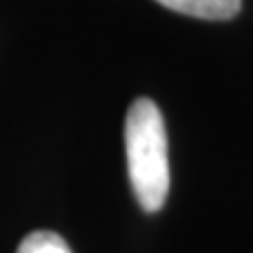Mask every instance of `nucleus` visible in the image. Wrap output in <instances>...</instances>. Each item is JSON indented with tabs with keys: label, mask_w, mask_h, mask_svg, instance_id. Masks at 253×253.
<instances>
[{
	"label": "nucleus",
	"mask_w": 253,
	"mask_h": 253,
	"mask_svg": "<svg viewBox=\"0 0 253 253\" xmlns=\"http://www.w3.org/2000/svg\"><path fill=\"white\" fill-rule=\"evenodd\" d=\"M178 14L207 21H227L239 14L242 0H155Z\"/></svg>",
	"instance_id": "nucleus-2"
},
{
	"label": "nucleus",
	"mask_w": 253,
	"mask_h": 253,
	"mask_svg": "<svg viewBox=\"0 0 253 253\" xmlns=\"http://www.w3.org/2000/svg\"><path fill=\"white\" fill-rule=\"evenodd\" d=\"M126 169L134 195L145 213L164 207L169 195V145L162 110L148 96L136 99L125 120Z\"/></svg>",
	"instance_id": "nucleus-1"
},
{
	"label": "nucleus",
	"mask_w": 253,
	"mask_h": 253,
	"mask_svg": "<svg viewBox=\"0 0 253 253\" xmlns=\"http://www.w3.org/2000/svg\"><path fill=\"white\" fill-rule=\"evenodd\" d=\"M17 253H73L66 239L49 230H38L21 239Z\"/></svg>",
	"instance_id": "nucleus-3"
}]
</instances>
